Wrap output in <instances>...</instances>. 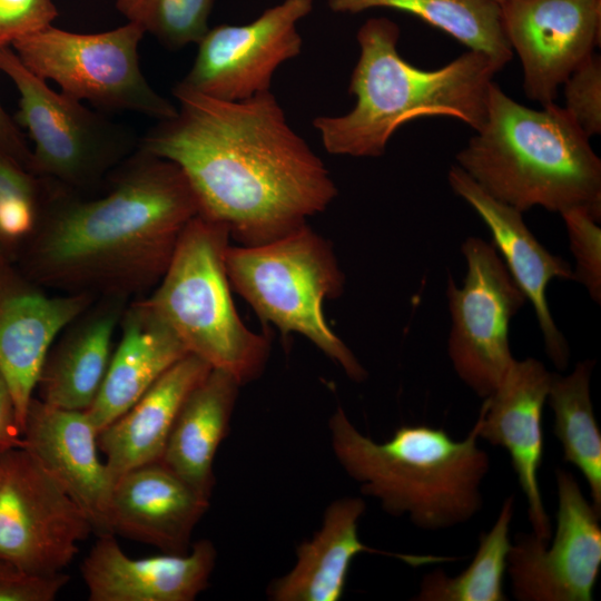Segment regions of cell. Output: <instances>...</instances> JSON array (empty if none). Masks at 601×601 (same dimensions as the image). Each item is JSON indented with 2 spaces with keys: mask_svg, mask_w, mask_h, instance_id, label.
Masks as SVG:
<instances>
[{
  "mask_svg": "<svg viewBox=\"0 0 601 601\" xmlns=\"http://www.w3.org/2000/svg\"><path fill=\"white\" fill-rule=\"evenodd\" d=\"M177 114L139 139V149L175 162L199 215L240 246L278 239L324 211L337 187L322 159L289 126L269 91L226 101L177 83Z\"/></svg>",
  "mask_w": 601,
  "mask_h": 601,
  "instance_id": "cell-1",
  "label": "cell"
},
{
  "mask_svg": "<svg viewBox=\"0 0 601 601\" xmlns=\"http://www.w3.org/2000/svg\"><path fill=\"white\" fill-rule=\"evenodd\" d=\"M196 196L173 161L138 149L99 198L52 193L29 242L28 272L37 284L96 297L129 298L158 284Z\"/></svg>",
  "mask_w": 601,
  "mask_h": 601,
  "instance_id": "cell-2",
  "label": "cell"
},
{
  "mask_svg": "<svg viewBox=\"0 0 601 601\" xmlns=\"http://www.w3.org/2000/svg\"><path fill=\"white\" fill-rule=\"evenodd\" d=\"M400 33L385 17L370 18L358 29L359 57L349 81L355 105L313 121L329 154L380 157L393 134L420 117L449 116L474 130L483 125L489 89L502 67L467 50L439 69H420L400 55Z\"/></svg>",
  "mask_w": 601,
  "mask_h": 601,
  "instance_id": "cell-3",
  "label": "cell"
},
{
  "mask_svg": "<svg viewBox=\"0 0 601 601\" xmlns=\"http://www.w3.org/2000/svg\"><path fill=\"white\" fill-rule=\"evenodd\" d=\"M589 139L563 107L523 106L492 82L485 120L456 165L521 213L581 207L601 218V160Z\"/></svg>",
  "mask_w": 601,
  "mask_h": 601,
  "instance_id": "cell-4",
  "label": "cell"
},
{
  "mask_svg": "<svg viewBox=\"0 0 601 601\" xmlns=\"http://www.w3.org/2000/svg\"><path fill=\"white\" fill-rule=\"evenodd\" d=\"M328 428L339 465L388 514L437 531L463 524L482 509L481 483L491 462L477 446V420L463 441L444 428L416 424L402 425L378 443L337 407Z\"/></svg>",
  "mask_w": 601,
  "mask_h": 601,
  "instance_id": "cell-5",
  "label": "cell"
},
{
  "mask_svg": "<svg viewBox=\"0 0 601 601\" xmlns=\"http://www.w3.org/2000/svg\"><path fill=\"white\" fill-rule=\"evenodd\" d=\"M229 240L224 225L195 216L145 302L188 353L244 385L264 372L270 341L249 329L236 311L226 269Z\"/></svg>",
  "mask_w": 601,
  "mask_h": 601,
  "instance_id": "cell-6",
  "label": "cell"
},
{
  "mask_svg": "<svg viewBox=\"0 0 601 601\" xmlns=\"http://www.w3.org/2000/svg\"><path fill=\"white\" fill-rule=\"evenodd\" d=\"M230 286L266 324L284 336L297 333L312 342L354 382L367 372L332 331L323 303L344 290V274L331 243L308 224L258 246H228Z\"/></svg>",
  "mask_w": 601,
  "mask_h": 601,
  "instance_id": "cell-7",
  "label": "cell"
},
{
  "mask_svg": "<svg viewBox=\"0 0 601 601\" xmlns=\"http://www.w3.org/2000/svg\"><path fill=\"white\" fill-rule=\"evenodd\" d=\"M0 70L19 92L18 124L33 141L30 170L68 189L96 186L139 147L127 127L51 89L10 46L0 47Z\"/></svg>",
  "mask_w": 601,
  "mask_h": 601,
  "instance_id": "cell-8",
  "label": "cell"
},
{
  "mask_svg": "<svg viewBox=\"0 0 601 601\" xmlns=\"http://www.w3.org/2000/svg\"><path fill=\"white\" fill-rule=\"evenodd\" d=\"M144 35L131 22L98 33L50 24L10 47L32 73L57 82L73 99L165 120L177 114V107L152 89L140 69L138 47Z\"/></svg>",
  "mask_w": 601,
  "mask_h": 601,
  "instance_id": "cell-9",
  "label": "cell"
},
{
  "mask_svg": "<svg viewBox=\"0 0 601 601\" xmlns=\"http://www.w3.org/2000/svg\"><path fill=\"white\" fill-rule=\"evenodd\" d=\"M461 250L466 262L463 285L449 277L446 286L451 315L447 352L460 380L484 400L515 361L510 322L528 300L492 242L470 236Z\"/></svg>",
  "mask_w": 601,
  "mask_h": 601,
  "instance_id": "cell-10",
  "label": "cell"
},
{
  "mask_svg": "<svg viewBox=\"0 0 601 601\" xmlns=\"http://www.w3.org/2000/svg\"><path fill=\"white\" fill-rule=\"evenodd\" d=\"M93 531L79 504L24 447L0 453V561L23 574L68 566Z\"/></svg>",
  "mask_w": 601,
  "mask_h": 601,
  "instance_id": "cell-11",
  "label": "cell"
},
{
  "mask_svg": "<svg viewBox=\"0 0 601 601\" xmlns=\"http://www.w3.org/2000/svg\"><path fill=\"white\" fill-rule=\"evenodd\" d=\"M556 528L549 541L519 533L511 544L506 572L519 601H591L601 566L599 513L574 475L555 472Z\"/></svg>",
  "mask_w": 601,
  "mask_h": 601,
  "instance_id": "cell-12",
  "label": "cell"
},
{
  "mask_svg": "<svg viewBox=\"0 0 601 601\" xmlns=\"http://www.w3.org/2000/svg\"><path fill=\"white\" fill-rule=\"evenodd\" d=\"M313 0H284L246 24L209 28L197 42L196 59L179 82L210 98L238 101L269 91L277 68L297 57V23Z\"/></svg>",
  "mask_w": 601,
  "mask_h": 601,
  "instance_id": "cell-13",
  "label": "cell"
},
{
  "mask_svg": "<svg viewBox=\"0 0 601 601\" xmlns=\"http://www.w3.org/2000/svg\"><path fill=\"white\" fill-rule=\"evenodd\" d=\"M501 9L526 97L554 104L559 87L600 46L601 0H509Z\"/></svg>",
  "mask_w": 601,
  "mask_h": 601,
  "instance_id": "cell-14",
  "label": "cell"
},
{
  "mask_svg": "<svg viewBox=\"0 0 601 601\" xmlns=\"http://www.w3.org/2000/svg\"><path fill=\"white\" fill-rule=\"evenodd\" d=\"M552 373L539 359H515L497 388L484 398L477 421L479 439L503 447L528 502L532 532L550 541L552 530L540 492L538 473L543 456L542 412Z\"/></svg>",
  "mask_w": 601,
  "mask_h": 601,
  "instance_id": "cell-15",
  "label": "cell"
},
{
  "mask_svg": "<svg viewBox=\"0 0 601 601\" xmlns=\"http://www.w3.org/2000/svg\"><path fill=\"white\" fill-rule=\"evenodd\" d=\"M97 298L85 293L49 295L0 270V372L21 431L52 344Z\"/></svg>",
  "mask_w": 601,
  "mask_h": 601,
  "instance_id": "cell-16",
  "label": "cell"
},
{
  "mask_svg": "<svg viewBox=\"0 0 601 601\" xmlns=\"http://www.w3.org/2000/svg\"><path fill=\"white\" fill-rule=\"evenodd\" d=\"M447 180L454 194L463 198L487 226L493 245L532 304L548 357L558 370H565L570 348L550 312L546 288L553 279L574 280L572 267L535 238L523 220V213L486 194L457 165L450 168Z\"/></svg>",
  "mask_w": 601,
  "mask_h": 601,
  "instance_id": "cell-17",
  "label": "cell"
},
{
  "mask_svg": "<svg viewBox=\"0 0 601 601\" xmlns=\"http://www.w3.org/2000/svg\"><path fill=\"white\" fill-rule=\"evenodd\" d=\"M216 558L213 542L203 539L186 553L132 559L106 532L98 534L80 571L89 601H194L207 589Z\"/></svg>",
  "mask_w": 601,
  "mask_h": 601,
  "instance_id": "cell-18",
  "label": "cell"
},
{
  "mask_svg": "<svg viewBox=\"0 0 601 601\" xmlns=\"http://www.w3.org/2000/svg\"><path fill=\"white\" fill-rule=\"evenodd\" d=\"M98 434L86 411L58 408L35 397L22 428L23 447L86 512L93 531L101 534L110 532L108 510L114 481L99 459Z\"/></svg>",
  "mask_w": 601,
  "mask_h": 601,
  "instance_id": "cell-19",
  "label": "cell"
},
{
  "mask_svg": "<svg viewBox=\"0 0 601 601\" xmlns=\"http://www.w3.org/2000/svg\"><path fill=\"white\" fill-rule=\"evenodd\" d=\"M209 502L160 461L147 463L114 482L109 530L165 553H186Z\"/></svg>",
  "mask_w": 601,
  "mask_h": 601,
  "instance_id": "cell-20",
  "label": "cell"
},
{
  "mask_svg": "<svg viewBox=\"0 0 601 601\" xmlns=\"http://www.w3.org/2000/svg\"><path fill=\"white\" fill-rule=\"evenodd\" d=\"M366 510L362 497L333 501L322 525L311 540L296 549V563L274 580L267 595L274 601H337L345 590L348 570L361 553L394 556L412 566L453 561V556L386 552L364 544L358 538V521Z\"/></svg>",
  "mask_w": 601,
  "mask_h": 601,
  "instance_id": "cell-21",
  "label": "cell"
},
{
  "mask_svg": "<svg viewBox=\"0 0 601 601\" xmlns=\"http://www.w3.org/2000/svg\"><path fill=\"white\" fill-rule=\"evenodd\" d=\"M127 300L98 297L65 327L43 363L36 387L40 401L63 410L90 407L105 378Z\"/></svg>",
  "mask_w": 601,
  "mask_h": 601,
  "instance_id": "cell-22",
  "label": "cell"
},
{
  "mask_svg": "<svg viewBox=\"0 0 601 601\" xmlns=\"http://www.w3.org/2000/svg\"><path fill=\"white\" fill-rule=\"evenodd\" d=\"M121 338L112 351L100 390L86 411L100 432L128 411L176 362L189 354L145 299L128 304Z\"/></svg>",
  "mask_w": 601,
  "mask_h": 601,
  "instance_id": "cell-23",
  "label": "cell"
},
{
  "mask_svg": "<svg viewBox=\"0 0 601 601\" xmlns=\"http://www.w3.org/2000/svg\"><path fill=\"white\" fill-rule=\"evenodd\" d=\"M210 370L198 356L185 355L99 432L98 446L114 482L134 467L161 459L184 401Z\"/></svg>",
  "mask_w": 601,
  "mask_h": 601,
  "instance_id": "cell-24",
  "label": "cell"
},
{
  "mask_svg": "<svg viewBox=\"0 0 601 601\" xmlns=\"http://www.w3.org/2000/svg\"><path fill=\"white\" fill-rule=\"evenodd\" d=\"M240 386L230 374L211 368L184 401L159 460L209 500L215 456L228 433Z\"/></svg>",
  "mask_w": 601,
  "mask_h": 601,
  "instance_id": "cell-25",
  "label": "cell"
},
{
  "mask_svg": "<svg viewBox=\"0 0 601 601\" xmlns=\"http://www.w3.org/2000/svg\"><path fill=\"white\" fill-rule=\"evenodd\" d=\"M328 6L337 13L388 8L414 14L502 68L513 56L501 6L492 0H328Z\"/></svg>",
  "mask_w": 601,
  "mask_h": 601,
  "instance_id": "cell-26",
  "label": "cell"
},
{
  "mask_svg": "<svg viewBox=\"0 0 601 601\" xmlns=\"http://www.w3.org/2000/svg\"><path fill=\"white\" fill-rule=\"evenodd\" d=\"M593 365V361H584L568 375L552 373L546 402L554 414L553 433L563 460L582 473L591 502L601 513V433L590 393Z\"/></svg>",
  "mask_w": 601,
  "mask_h": 601,
  "instance_id": "cell-27",
  "label": "cell"
},
{
  "mask_svg": "<svg viewBox=\"0 0 601 601\" xmlns=\"http://www.w3.org/2000/svg\"><path fill=\"white\" fill-rule=\"evenodd\" d=\"M514 499L508 496L487 532L479 538L476 553L459 575L450 577L442 569L424 575L417 601H506L503 581L511 549L510 526Z\"/></svg>",
  "mask_w": 601,
  "mask_h": 601,
  "instance_id": "cell-28",
  "label": "cell"
},
{
  "mask_svg": "<svg viewBox=\"0 0 601 601\" xmlns=\"http://www.w3.org/2000/svg\"><path fill=\"white\" fill-rule=\"evenodd\" d=\"M215 0H116L118 11L169 49L197 43L208 31Z\"/></svg>",
  "mask_w": 601,
  "mask_h": 601,
  "instance_id": "cell-29",
  "label": "cell"
},
{
  "mask_svg": "<svg viewBox=\"0 0 601 601\" xmlns=\"http://www.w3.org/2000/svg\"><path fill=\"white\" fill-rule=\"evenodd\" d=\"M28 168L0 150V244L30 242L43 210L39 184Z\"/></svg>",
  "mask_w": 601,
  "mask_h": 601,
  "instance_id": "cell-30",
  "label": "cell"
},
{
  "mask_svg": "<svg viewBox=\"0 0 601 601\" xmlns=\"http://www.w3.org/2000/svg\"><path fill=\"white\" fill-rule=\"evenodd\" d=\"M563 218L570 250L575 260L574 280L579 282L597 304L601 303V228L600 218L585 208L566 209Z\"/></svg>",
  "mask_w": 601,
  "mask_h": 601,
  "instance_id": "cell-31",
  "label": "cell"
},
{
  "mask_svg": "<svg viewBox=\"0 0 601 601\" xmlns=\"http://www.w3.org/2000/svg\"><path fill=\"white\" fill-rule=\"evenodd\" d=\"M565 111L588 138L601 132V59L592 53L564 81Z\"/></svg>",
  "mask_w": 601,
  "mask_h": 601,
  "instance_id": "cell-32",
  "label": "cell"
},
{
  "mask_svg": "<svg viewBox=\"0 0 601 601\" xmlns=\"http://www.w3.org/2000/svg\"><path fill=\"white\" fill-rule=\"evenodd\" d=\"M57 16L52 0H0V47L52 24Z\"/></svg>",
  "mask_w": 601,
  "mask_h": 601,
  "instance_id": "cell-33",
  "label": "cell"
},
{
  "mask_svg": "<svg viewBox=\"0 0 601 601\" xmlns=\"http://www.w3.org/2000/svg\"><path fill=\"white\" fill-rule=\"evenodd\" d=\"M70 577L62 571L23 574L0 579V601H52Z\"/></svg>",
  "mask_w": 601,
  "mask_h": 601,
  "instance_id": "cell-34",
  "label": "cell"
},
{
  "mask_svg": "<svg viewBox=\"0 0 601 601\" xmlns=\"http://www.w3.org/2000/svg\"><path fill=\"white\" fill-rule=\"evenodd\" d=\"M23 447L22 431L10 388L0 372V453Z\"/></svg>",
  "mask_w": 601,
  "mask_h": 601,
  "instance_id": "cell-35",
  "label": "cell"
},
{
  "mask_svg": "<svg viewBox=\"0 0 601 601\" xmlns=\"http://www.w3.org/2000/svg\"><path fill=\"white\" fill-rule=\"evenodd\" d=\"M0 150L30 170L31 151L23 142L16 125L0 105ZM31 171V170H30Z\"/></svg>",
  "mask_w": 601,
  "mask_h": 601,
  "instance_id": "cell-36",
  "label": "cell"
},
{
  "mask_svg": "<svg viewBox=\"0 0 601 601\" xmlns=\"http://www.w3.org/2000/svg\"><path fill=\"white\" fill-rule=\"evenodd\" d=\"M20 574L13 566L0 561V579L10 578Z\"/></svg>",
  "mask_w": 601,
  "mask_h": 601,
  "instance_id": "cell-37",
  "label": "cell"
},
{
  "mask_svg": "<svg viewBox=\"0 0 601 601\" xmlns=\"http://www.w3.org/2000/svg\"><path fill=\"white\" fill-rule=\"evenodd\" d=\"M496 3H499L500 6H502L503 3L508 2L509 0H492Z\"/></svg>",
  "mask_w": 601,
  "mask_h": 601,
  "instance_id": "cell-38",
  "label": "cell"
},
{
  "mask_svg": "<svg viewBox=\"0 0 601 601\" xmlns=\"http://www.w3.org/2000/svg\"><path fill=\"white\" fill-rule=\"evenodd\" d=\"M3 267H4L3 259H2V257H1V255H0V270H1Z\"/></svg>",
  "mask_w": 601,
  "mask_h": 601,
  "instance_id": "cell-39",
  "label": "cell"
}]
</instances>
